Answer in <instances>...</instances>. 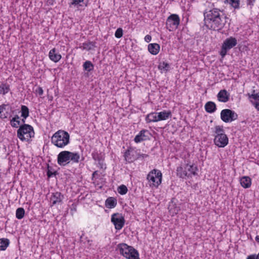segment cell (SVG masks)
<instances>
[{
	"instance_id": "37",
	"label": "cell",
	"mask_w": 259,
	"mask_h": 259,
	"mask_svg": "<svg viewBox=\"0 0 259 259\" xmlns=\"http://www.w3.org/2000/svg\"><path fill=\"white\" fill-rule=\"evenodd\" d=\"M258 256L257 255H252L247 256V259H258Z\"/></svg>"
},
{
	"instance_id": "6",
	"label": "cell",
	"mask_w": 259,
	"mask_h": 259,
	"mask_svg": "<svg viewBox=\"0 0 259 259\" xmlns=\"http://www.w3.org/2000/svg\"><path fill=\"white\" fill-rule=\"evenodd\" d=\"M172 117V112L170 111H164L160 112H152L147 115L145 118L146 122H158L167 120Z\"/></svg>"
},
{
	"instance_id": "19",
	"label": "cell",
	"mask_w": 259,
	"mask_h": 259,
	"mask_svg": "<svg viewBox=\"0 0 259 259\" xmlns=\"http://www.w3.org/2000/svg\"><path fill=\"white\" fill-rule=\"evenodd\" d=\"M11 112L10 106L7 104H3L0 106V117L6 118L8 117Z\"/></svg>"
},
{
	"instance_id": "1",
	"label": "cell",
	"mask_w": 259,
	"mask_h": 259,
	"mask_svg": "<svg viewBox=\"0 0 259 259\" xmlns=\"http://www.w3.org/2000/svg\"><path fill=\"white\" fill-rule=\"evenodd\" d=\"M204 16L205 26L210 30H221L226 23V15L223 11L218 9L215 8L205 12Z\"/></svg>"
},
{
	"instance_id": "25",
	"label": "cell",
	"mask_w": 259,
	"mask_h": 259,
	"mask_svg": "<svg viewBox=\"0 0 259 259\" xmlns=\"http://www.w3.org/2000/svg\"><path fill=\"white\" fill-rule=\"evenodd\" d=\"M240 183L241 186L245 189L250 188L251 185V179L249 177H243L240 180Z\"/></svg>"
},
{
	"instance_id": "26",
	"label": "cell",
	"mask_w": 259,
	"mask_h": 259,
	"mask_svg": "<svg viewBox=\"0 0 259 259\" xmlns=\"http://www.w3.org/2000/svg\"><path fill=\"white\" fill-rule=\"evenodd\" d=\"M117 205V201L114 197H109L105 201V205L108 209H113Z\"/></svg>"
},
{
	"instance_id": "14",
	"label": "cell",
	"mask_w": 259,
	"mask_h": 259,
	"mask_svg": "<svg viewBox=\"0 0 259 259\" xmlns=\"http://www.w3.org/2000/svg\"><path fill=\"white\" fill-rule=\"evenodd\" d=\"M214 142L215 144L219 148H225L229 143V139L224 133H220L215 137Z\"/></svg>"
},
{
	"instance_id": "12",
	"label": "cell",
	"mask_w": 259,
	"mask_h": 259,
	"mask_svg": "<svg viewBox=\"0 0 259 259\" xmlns=\"http://www.w3.org/2000/svg\"><path fill=\"white\" fill-rule=\"evenodd\" d=\"M180 23V18L178 15L172 14L168 17L166 22V28L170 32H174Z\"/></svg>"
},
{
	"instance_id": "36",
	"label": "cell",
	"mask_w": 259,
	"mask_h": 259,
	"mask_svg": "<svg viewBox=\"0 0 259 259\" xmlns=\"http://www.w3.org/2000/svg\"><path fill=\"white\" fill-rule=\"evenodd\" d=\"M151 39H152V38L150 35H148V34L146 35L144 38L145 41L147 43L150 42V41H151Z\"/></svg>"
},
{
	"instance_id": "16",
	"label": "cell",
	"mask_w": 259,
	"mask_h": 259,
	"mask_svg": "<svg viewBox=\"0 0 259 259\" xmlns=\"http://www.w3.org/2000/svg\"><path fill=\"white\" fill-rule=\"evenodd\" d=\"M148 131L145 130H143L140 131L139 134L136 136L134 139V141L136 143H139L143 141H146L148 140H150V137L149 136Z\"/></svg>"
},
{
	"instance_id": "27",
	"label": "cell",
	"mask_w": 259,
	"mask_h": 259,
	"mask_svg": "<svg viewBox=\"0 0 259 259\" xmlns=\"http://www.w3.org/2000/svg\"><path fill=\"white\" fill-rule=\"evenodd\" d=\"M158 70L162 73H166L170 70V65L168 62L164 61L159 64L158 65Z\"/></svg>"
},
{
	"instance_id": "32",
	"label": "cell",
	"mask_w": 259,
	"mask_h": 259,
	"mask_svg": "<svg viewBox=\"0 0 259 259\" xmlns=\"http://www.w3.org/2000/svg\"><path fill=\"white\" fill-rule=\"evenodd\" d=\"M117 191L121 195H125L128 192V188L124 185H121L117 188Z\"/></svg>"
},
{
	"instance_id": "21",
	"label": "cell",
	"mask_w": 259,
	"mask_h": 259,
	"mask_svg": "<svg viewBox=\"0 0 259 259\" xmlns=\"http://www.w3.org/2000/svg\"><path fill=\"white\" fill-rule=\"evenodd\" d=\"M250 101L254 105L258 111L259 108V94L258 92H254L253 93H249L247 95Z\"/></svg>"
},
{
	"instance_id": "31",
	"label": "cell",
	"mask_w": 259,
	"mask_h": 259,
	"mask_svg": "<svg viewBox=\"0 0 259 259\" xmlns=\"http://www.w3.org/2000/svg\"><path fill=\"white\" fill-rule=\"evenodd\" d=\"M24 214H25V211H24V210L23 208H18L16 210V217L17 219H23L24 216Z\"/></svg>"
},
{
	"instance_id": "17",
	"label": "cell",
	"mask_w": 259,
	"mask_h": 259,
	"mask_svg": "<svg viewBox=\"0 0 259 259\" xmlns=\"http://www.w3.org/2000/svg\"><path fill=\"white\" fill-rule=\"evenodd\" d=\"M89 0H71L70 5L78 9H84L88 5Z\"/></svg>"
},
{
	"instance_id": "28",
	"label": "cell",
	"mask_w": 259,
	"mask_h": 259,
	"mask_svg": "<svg viewBox=\"0 0 259 259\" xmlns=\"http://www.w3.org/2000/svg\"><path fill=\"white\" fill-rule=\"evenodd\" d=\"M227 2L230 5L233 7V8L238 9L240 8L242 4L243 0H226Z\"/></svg>"
},
{
	"instance_id": "23",
	"label": "cell",
	"mask_w": 259,
	"mask_h": 259,
	"mask_svg": "<svg viewBox=\"0 0 259 259\" xmlns=\"http://www.w3.org/2000/svg\"><path fill=\"white\" fill-rule=\"evenodd\" d=\"M63 195L60 192H56L52 195L51 202L53 205L61 203L63 199Z\"/></svg>"
},
{
	"instance_id": "22",
	"label": "cell",
	"mask_w": 259,
	"mask_h": 259,
	"mask_svg": "<svg viewBox=\"0 0 259 259\" xmlns=\"http://www.w3.org/2000/svg\"><path fill=\"white\" fill-rule=\"evenodd\" d=\"M148 50L151 54L156 55L159 53L160 50H161V47L158 44H150L148 46Z\"/></svg>"
},
{
	"instance_id": "20",
	"label": "cell",
	"mask_w": 259,
	"mask_h": 259,
	"mask_svg": "<svg viewBox=\"0 0 259 259\" xmlns=\"http://www.w3.org/2000/svg\"><path fill=\"white\" fill-rule=\"evenodd\" d=\"M49 58L52 61L55 62V63L58 62L62 58V56L61 55V54L59 53V51L55 48L52 49L50 51L49 53Z\"/></svg>"
},
{
	"instance_id": "33",
	"label": "cell",
	"mask_w": 259,
	"mask_h": 259,
	"mask_svg": "<svg viewBox=\"0 0 259 259\" xmlns=\"http://www.w3.org/2000/svg\"><path fill=\"white\" fill-rule=\"evenodd\" d=\"M21 112L22 115L23 116L24 118H26L28 117V114H29V111L27 107L25 106H23L21 107Z\"/></svg>"
},
{
	"instance_id": "11",
	"label": "cell",
	"mask_w": 259,
	"mask_h": 259,
	"mask_svg": "<svg viewBox=\"0 0 259 259\" xmlns=\"http://www.w3.org/2000/svg\"><path fill=\"white\" fill-rule=\"evenodd\" d=\"M25 118L22 115L21 111L14 112L11 118V124L14 128H19L23 125Z\"/></svg>"
},
{
	"instance_id": "9",
	"label": "cell",
	"mask_w": 259,
	"mask_h": 259,
	"mask_svg": "<svg viewBox=\"0 0 259 259\" xmlns=\"http://www.w3.org/2000/svg\"><path fill=\"white\" fill-rule=\"evenodd\" d=\"M237 40L234 37H230L227 39L223 43L221 48L220 55L222 57H225L228 51L230 49L233 48L236 45Z\"/></svg>"
},
{
	"instance_id": "38",
	"label": "cell",
	"mask_w": 259,
	"mask_h": 259,
	"mask_svg": "<svg viewBox=\"0 0 259 259\" xmlns=\"http://www.w3.org/2000/svg\"><path fill=\"white\" fill-rule=\"evenodd\" d=\"M256 242H259V236H256Z\"/></svg>"
},
{
	"instance_id": "10",
	"label": "cell",
	"mask_w": 259,
	"mask_h": 259,
	"mask_svg": "<svg viewBox=\"0 0 259 259\" xmlns=\"http://www.w3.org/2000/svg\"><path fill=\"white\" fill-rule=\"evenodd\" d=\"M221 120L226 123H230L235 121L238 118V116L234 111L229 109L223 110L221 112Z\"/></svg>"
},
{
	"instance_id": "15",
	"label": "cell",
	"mask_w": 259,
	"mask_h": 259,
	"mask_svg": "<svg viewBox=\"0 0 259 259\" xmlns=\"http://www.w3.org/2000/svg\"><path fill=\"white\" fill-rule=\"evenodd\" d=\"M140 154L133 148L127 149L124 154L125 159L128 163H131L139 158Z\"/></svg>"
},
{
	"instance_id": "3",
	"label": "cell",
	"mask_w": 259,
	"mask_h": 259,
	"mask_svg": "<svg viewBox=\"0 0 259 259\" xmlns=\"http://www.w3.org/2000/svg\"><path fill=\"white\" fill-rule=\"evenodd\" d=\"M69 141L70 135L65 131H58L52 137V143L59 148H63L69 144Z\"/></svg>"
},
{
	"instance_id": "35",
	"label": "cell",
	"mask_w": 259,
	"mask_h": 259,
	"mask_svg": "<svg viewBox=\"0 0 259 259\" xmlns=\"http://www.w3.org/2000/svg\"><path fill=\"white\" fill-rule=\"evenodd\" d=\"M122 35H123V31H122V28H118L115 33V36L117 38H121L122 37Z\"/></svg>"
},
{
	"instance_id": "30",
	"label": "cell",
	"mask_w": 259,
	"mask_h": 259,
	"mask_svg": "<svg viewBox=\"0 0 259 259\" xmlns=\"http://www.w3.org/2000/svg\"><path fill=\"white\" fill-rule=\"evenodd\" d=\"M83 69L85 72H90L93 70L94 65L92 62L89 61H87L83 65Z\"/></svg>"
},
{
	"instance_id": "7",
	"label": "cell",
	"mask_w": 259,
	"mask_h": 259,
	"mask_svg": "<svg viewBox=\"0 0 259 259\" xmlns=\"http://www.w3.org/2000/svg\"><path fill=\"white\" fill-rule=\"evenodd\" d=\"M34 129L31 126L28 125H23L18 130L17 135L21 141H30L34 136Z\"/></svg>"
},
{
	"instance_id": "29",
	"label": "cell",
	"mask_w": 259,
	"mask_h": 259,
	"mask_svg": "<svg viewBox=\"0 0 259 259\" xmlns=\"http://www.w3.org/2000/svg\"><path fill=\"white\" fill-rule=\"evenodd\" d=\"M9 240L7 238L0 239V251H5L9 245Z\"/></svg>"
},
{
	"instance_id": "18",
	"label": "cell",
	"mask_w": 259,
	"mask_h": 259,
	"mask_svg": "<svg viewBox=\"0 0 259 259\" xmlns=\"http://www.w3.org/2000/svg\"><path fill=\"white\" fill-rule=\"evenodd\" d=\"M217 99L219 101L227 102L230 99V94L226 90H222L218 94Z\"/></svg>"
},
{
	"instance_id": "5",
	"label": "cell",
	"mask_w": 259,
	"mask_h": 259,
	"mask_svg": "<svg viewBox=\"0 0 259 259\" xmlns=\"http://www.w3.org/2000/svg\"><path fill=\"white\" fill-rule=\"evenodd\" d=\"M122 255L127 259H139V254L137 250L132 246H129L125 243H121L117 246Z\"/></svg>"
},
{
	"instance_id": "8",
	"label": "cell",
	"mask_w": 259,
	"mask_h": 259,
	"mask_svg": "<svg viewBox=\"0 0 259 259\" xmlns=\"http://www.w3.org/2000/svg\"><path fill=\"white\" fill-rule=\"evenodd\" d=\"M147 179L149 185L153 187H158L162 183L163 174L160 170L153 169L149 173Z\"/></svg>"
},
{
	"instance_id": "24",
	"label": "cell",
	"mask_w": 259,
	"mask_h": 259,
	"mask_svg": "<svg viewBox=\"0 0 259 259\" xmlns=\"http://www.w3.org/2000/svg\"><path fill=\"white\" fill-rule=\"evenodd\" d=\"M205 108L208 113H214L217 111V105L214 102L209 101L205 104Z\"/></svg>"
},
{
	"instance_id": "4",
	"label": "cell",
	"mask_w": 259,
	"mask_h": 259,
	"mask_svg": "<svg viewBox=\"0 0 259 259\" xmlns=\"http://www.w3.org/2000/svg\"><path fill=\"white\" fill-rule=\"evenodd\" d=\"M80 159V155L78 153H73L70 151H64L59 153L57 158L58 164L65 166L70 162L78 163Z\"/></svg>"
},
{
	"instance_id": "34",
	"label": "cell",
	"mask_w": 259,
	"mask_h": 259,
	"mask_svg": "<svg viewBox=\"0 0 259 259\" xmlns=\"http://www.w3.org/2000/svg\"><path fill=\"white\" fill-rule=\"evenodd\" d=\"M9 90V86L6 85H3L0 86V93L4 94L6 93L7 92H8Z\"/></svg>"
},
{
	"instance_id": "2",
	"label": "cell",
	"mask_w": 259,
	"mask_h": 259,
	"mask_svg": "<svg viewBox=\"0 0 259 259\" xmlns=\"http://www.w3.org/2000/svg\"><path fill=\"white\" fill-rule=\"evenodd\" d=\"M197 171L198 168L194 164L186 163L182 164L178 168L177 174L179 177L185 179L196 175Z\"/></svg>"
},
{
	"instance_id": "13",
	"label": "cell",
	"mask_w": 259,
	"mask_h": 259,
	"mask_svg": "<svg viewBox=\"0 0 259 259\" xmlns=\"http://www.w3.org/2000/svg\"><path fill=\"white\" fill-rule=\"evenodd\" d=\"M111 221L115 226V228L117 230H121L125 224V220L124 216L121 214H113L112 215Z\"/></svg>"
}]
</instances>
